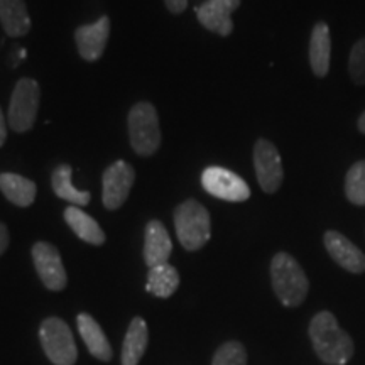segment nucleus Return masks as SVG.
Listing matches in <instances>:
<instances>
[{
	"instance_id": "c85d7f7f",
	"label": "nucleus",
	"mask_w": 365,
	"mask_h": 365,
	"mask_svg": "<svg viewBox=\"0 0 365 365\" xmlns=\"http://www.w3.org/2000/svg\"><path fill=\"white\" fill-rule=\"evenodd\" d=\"M357 127H359V130L365 135V110L360 113V117H359V120H357Z\"/></svg>"
},
{
	"instance_id": "dca6fc26",
	"label": "nucleus",
	"mask_w": 365,
	"mask_h": 365,
	"mask_svg": "<svg viewBox=\"0 0 365 365\" xmlns=\"http://www.w3.org/2000/svg\"><path fill=\"white\" fill-rule=\"evenodd\" d=\"M76 323H78V330L81 339H83L86 349L88 352L93 355L95 359L103 360V362H108L112 359V346L108 344L107 336L100 325L97 323V319L93 317H90L88 313H81L76 318Z\"/></svg>"
},
{
	"instance_id": "a211bd4d",
	"label": "nucleus",
	"mask_w": 365,
	"mask_h": 365,
	"mask_svg": "<svg viewBox=\"0 0 365 365\" xmlns=\"http://www.w3.org/2000/svg\"><path fill=\"white\" fill-rule=\"evenodd\" d=\"M149 331L148 323L140 317H135L127 328L124 345H122V365H137L148 349Z\"/></svg>"
},
{
	"instance_id": "5701e85b",
	"label": "nucleus",
	"mask_w": 365,
	"mask_h": 365,
	"mask_svg": "<svg viewBox=\"0 0 365 365\" xmlns=\"http://www.w3.org/2000/svg\"><path fill=\"white\" fill-rule=\"evenodd\" d=\"M345 196L350 203L365 205V161H357L346 171Z\"/></svg>"
},
{
	"instance_id": "9b49d317",
	"label": "nucleus",
	"mask_w": 365,
	"mask_h": 365,
	"mask_svg": "<svg viewBox=\"0 0 365 365\" xmlns=\"http://www.w3.org/2000/svg\"><path fill=\"white\" fill-rule=\"evenodd\" d=\"M240 6V0H207L195 7V14L205 29L227 38L234 31L232 14Z\"/></svg>"
},
{
	"instance_id": "b1692460",
	"label": "nucleus",
	"mask_w": 365,
	"mask_h": 365,
	"mask_svg": "<svg viewBox=\"0 0 365 365\" xmlns=\"http://www.w3.org/2000/svg\"><path fill=\"white\" fill-rule=\"evenodd\" d=\"M212 365H247V352L240 341H227L213 355Z\"/></svg>"
},
{
	"instance_id": "0eeeda50",
	"label": "nucleus",
	"mask_w": 365,
	"mask_h": 365,
	"mask_svg": "<svg viewBox=\"0 0 365 365\" xmlns=\"http://www.w3.org/2000/svg\"><path fill=\"white\" fill-rule=\"evenodd\" d=\"M254 168L259 185L266 193H276L284 180L279 150L271 140L259 139L254 145Z\"/></svg>"
},
{
	"instance_id": "a878e982",
	"label": "nucleus",
	"mask_w": 365,
	"mask_h": 365,
	"mask_svg": "<svg viewBox=\"0 0 365 365\" xmlns=\"http://www.w3.org/2000/svg\"><path fill=\"white\" fill-rule=\"evenodd\" d=\"M164 2L171 14H181L188 7V0H164Z\"/></svg>"
},
{
	"instance_id": "7ed1b4c3",
	"label": "nucleus",
	"mask_w": 365,
	"mask_h": 365,
	"mask_svg": "<svg viewBox=\"0 0 365 365\" xmlns=\"http://www.w3.org/2000/svg\"><path fill=\"white\" fill-rule=\"evenodd\" d=\"M175 227L178 240L190 252L202 249L212 237L208 210L196 200H186L175 210Z\"/></svg>"
},
{
	"instance_id": "f8f14e48",
	"label": "nucleus",
	"mask_w": 365,
	"mask_h": 365,
	"mask_svg": "<svg viewBox=\"0 0 365 365\" xmlns=\"http://www.w3.org/2000/svg\"><path fill=\"white\" fill-rule=\"evenodd\" d=\"M323 242H325V247L330 254V257L339 264L340 267H344L345 271L354 272V274H362L365 272V255L354 242L346 239L344 234L336 230H328L323 235Z\"/></svg>"
},
{
	"instance_id": "6e6552de",
	"label": "nucleus",
	"mask_w": 365,
	"mask_h": 365,
	"mask_svg": "<svg viewBox=\"0 0 365 365\" xmlns=\"http://www.w3.org/2000/svg\"><path fill=\"white\" fill-rule=\"evenodd\" d=\"M202 185L215 198L225 200V202H245L250 198L249 185L237 176L235 173L225 170L220 166L207 168L202 175Z\"/></svg>"
},
{
	"instance_id": "f03ea898",
	"label": "nucleus",
	"mask_w": 365,
	"mask_h": 365,
	"mask_svg": "<svg viewBox=\"0 0 365 365\" xmlns=\"http://www.w3.org/2000/svg\"><path fill=\"white\" fill-rule=\"evenodd\" d=\"M271 279L277 299L287 308H296L307 299L309 281L293 255L279 252L272 257Z\"/></svg>"
},
{
	"instance_id": "f3484780",
	"label": "nucleus",
	"mask_w": 365,
	"mask_h": 365,
	"mask_svg": "<svg viewBox=\"0 0 365 365\" xmlns=\"http://www.w3.org/2000/svg\"><path fill=\"white\" fill-rule=\"evenodd\" d=\"M0 24L7 36L21 38L31 29V17L24 0H0Z\"/></svg>"
},
{
	"instance_id": "aec40b11",
	"label": "nucleus",
	"mask_w": 365,
	"mask_h": 365,
	"mask_svg": "<svg viewBox=\"0 0 365 365\" xmlns=\"http://www.w3.org/2000/svg\"><path fill=\"white\" fill-rule=\"evenodd\" d=\"M65 220L73 232L80 237L81 240L88 242L91 245L105 244V234L100 228L95 218H91L88 213L78 207H68L65 210Z\"/></svg>"
},
{
	"instance_id": "423d86ee",
	"label": "nucleus",
	"mask_w": 365,
	"mask_h": 365,
	"mask_svg": "<svg viewBox=\"0 0 365 365\" xmlns=\"http://www.w3.org/2000/svg\"><path fill=\"white\" fill-rule=\"evenodd\" d=\"M41 102L39 83L33 78H21L12 91L9 105V125L12 130L27 132L33 129Z\"/></svg>"
},
{
	"instance_id": "6ab92c4d",
	"label": "nucleus",
	"mask_w": 365,
	"mask_h": 365,
	"mask_svg": "<svg viewBox=\"0 0 365 365\" xmlns=\"http://www.w3.org/2000/svg\"><path fill=\"white\" fill-rule=\"evenodd\" d=\"M0 191L9 202L17 207H29L36 198V185L27 178L14 173H2L0 175Z\"/></svg>"
},
{
	"instance_id": "39448f33",
	"label": "nucleus",
	"mask_w": 365,
	"mask_h": 365,
	"mask_svg": "<svg viewBox=\"0 0 365 365\" xmlns=\"http://www.w3.org/2000/svg\"><path fill=\"white\" fill-rule=\"evenodd\" d=\"M39 340L46 357L54 365H73L78 357L70 327L61 318H46L41 323Z\"/></svg>"
},
{
	"instance_id": "393cba45",
	"label": "nucleus",
	"mask_w": 365,
	"mask_h": 365,
	"mask_svg": "<svg viewBox=\"0 0 365 365\" xmlns=\"http://www.w3.org/2000/svg\"><path fill=\"white\" fill-rule=\"evenodd\" d=\"M349 73L355 85H365V38L359 39L350 51Z\"/></svg>"
},
{
	"instance_id": "f257e3e1",
	"label": "nucleus",
	"mask_w": 365,
	"mask_h": 365,
	"mask_svg": "<svg viewBox=\"0 0 365 365\" xmlns=\"http://www.w3.org/2000/svg\"><path fill=\"white\" fill-rule=\"evenodd\" d=\"M309 339L318 359L328 365H345L354 355V341L341 330L335 314L319 312L309 323Z\"/></svg>"
},
{
	"instance_id": "bb28decb",
	"label": "nucleus",
	"mask_w": 365,
	"mask_h": 365,
	"mask_svg": "<svg viewBox=\"0 0 365 365\" xmlns=\"http://www.w3.org/2000/svg\"><path fill=\"white\" fill-rule=\"evenodd\" d=\"M9 230L7 227L4 225L2 222H0V255H2L4 252H6L7 247H9Z\"/></svg>"
},
{
	"instance_id": "4be33fe9",
	"label": "nucleus",
	"mask_w": 365,
	"mask_h": 365,
	"mask_svg": "<svg viewBox=\"0 0 365 365\" xmlns=\"http://www.w3.org/2000/svg\"><path fill=\"white\" fill-rule=\"evenodd\" d=\"M180 286V274L170 262L150 267L145 289L158 298H170Z\"/></svg>"
},
{
	"instance_id": "2eb2a0df",
	"label": "nucleus",
	"mask_w": 365,
	"mask_h": 365,
	"mask_svg": "<svg viewBox=\"0 0 365 365\" xmlns=\"http://www.w3.org/2000/svg\"><path fill=\"white\" fill-rule=\"evenodd\" d=\"M331 61V36L327 22H317L309 38V65L319 78L328 75Z\"/></svg>"
},
{
	"instance_id": "20e7f679",
	"label": "nucleus",
	"mask_w": 365,
	"mask_h": 365,
	"mask_svg": "<svg viewBox=\"0 0 365 365\" xmlns=\"http://www.w3.org/2000/svg\"><path fill=\"white\" fill-rule=\"evenodd\" d=\"M129 137L139 156H153L161 145L158 110L153 103L139 102L129 112Z\"/></svg>"
},
{
	"instance_id": "4468645a",
	"label": "nucleus",
	"mask_w": 365,
	"mask_h": 365,
	"mask_svg": "<svg viewBox=\"0 0 365 365\" xmlns=\"http://www.w3.org/2000/svg\"><path fill=\"white\" fill-rule=\"evenodd\" d=\"M173 252V242L166 227L159 220H150L144 235V261L149 269L168 264Z\"/></svg>"
},
{
	"instance_id": "9d476101",
	"label": "nucleus",
	"mask_w": 365,
	"mask_h": 365,
	"mask_svg": "<svg viewBox=\"0 0 365 365\" xmlns=\"http://www.w3.org/2000/svg\"><path fill=\"white\" fill-rule=\"evenodd\" d=\"M33 261L43 284L51 291H61L66 287L68 277L61 255L49 242H36L33 247Z\"/></svg>"
},
{
	"instance_id": "cd10ccee",
	"label": "nucleus",
	"mask_w": 365,
	"mask_h": 365,
	"mask_svg": "<svg viewBox=\"0 0 365 365\" xmlns=\"http://www.w3.org/2000/svg\"><path fill=\"white\" fill-rule=\"evenodd\" d=\"M7 139V124H6V117H4L2 108H0V148H2L4 143Z\"/></svg>"
},
{
	"instance_id": "1a4fd4ad",
	"label": "nucleus",
	"mask_w": 365,
	"mask_h": 365,
	"mask_svg": "<svg viewBox=\"0 0 365 365\" xmlns=\"http://www.w3.org/2000/svg\"><path fill=\"white\" fill-rule=\"evenodd\" d=\"M135 180V171L125 161H115L107 168L102 178V198L107 210H117L125 203L132 185Z\"/></svg>"
},
{
	"instance_id": "412c9836",
	"label": "nucleus",
	"mask_w": 365,
	"mask_h": 365,
	"mask_svg": "<svg viewBox=\"0 0 365 365\" xmlns=\"http://www.w3.org/2000/svg\"><path fill=\"white\" fill-rule=\"evenodd\" d=\"M71 171H73L71 166H68V164H61V166H58L51 176L53 190L58 198L65 200V202H70L75 205V207H85V205L90 203L91 195L88 191H80L73 186Z\"/></svg>"
},
{
	"instance_id": "ddd939ff",
	"label": "nucleus",
	"mask_w": 365,
	"mask_h": 365,
	"mask_svg": "<svg viewBox=\"0 0 365 365\" xmlns=\"http://www.w3.org/2000/svg\"><path fill=\"white\" fill-rule=\"evenodd\" d=\"M108 36H110V19L107 16L100 17L93 24L78 27L75 33V41L80 56L86 61H97L105 51Z\"/></svg>"
}]
</instances>
